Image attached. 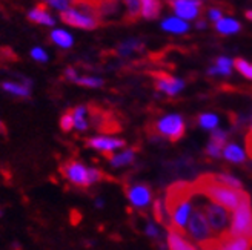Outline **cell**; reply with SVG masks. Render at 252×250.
<instances>
[{
  "mask_svg": "<svg viewBox=\"0 0 252 250\" xmlns=\"http://www.w3.org/2000/svg\"><path fill=\"white\" fill-rule=\"evenodd\" d=\"M192 189L194 194L205 195L212 203H217L228 210H235L243 201L251 198L246 192L240 189H232V187L217 181L214 173L201 175L192 184Z\"/></svg>",
  "mask_w": 252,
  "mask_h": 250,
  "instance_id": "1",
  "label": "cell"
},
{
  "mask_svg": "<svg viewBox=\"0 0 252 250\" xmlns=\"http://www.w3.org/2000/svg\"><path fill=\"white\" fill-rule=\"evenodd\" d=\"M62 173L66 181L77 187H91L102 180V172L95 167L83 165L82 161H68L63 165Z\"/></svg>",
  "mask_w": 252,
  "mask_h": 250,
  "instance_id": "2",
  "label": "cell"
},
{
  "mask_svg": "<svg viewBox=\"0 0 252 250\" xmlns=\"http://www.w3.org/2000/svg\"><path fill=\"white\" fill-rule=\"evenodd\" d=\"M201 209L205 212V217L209 222V226L212 229V232L216 233L219 238L224 236L229 232L231 227V215L228 209H224L223 206L212 203L209 199V203H200Z\"/></svg>",
  "mask_w": 252,
  "mask_h": 250,
  "instance_id": "3",
  "label": "cell"
},
{
  "mask_svg": "<svg viewBox=\"0 0 252 250\" xmlns=\"http://www.w3.org/2000/svg\"><path fill=\"white\" fill-rule=\"evenodd\" d=\"M60 20L69 25L72 28H79V29H86L91 31L98 27V19L94 14L93 8H69L66 11L60 12Z\"/></svg>",
  "mask_w": 252,
  "mask_h": 250,
  "instance_id": "4",
  "label": "cell"
},
{
  "mask_svg": "<svg viewBox=\"0 0 252 250\" xmlns=\"http://www.w3.org/2000/svg\"><path fill=\"white\" fill-rule=\"evenodd\" d=\"M229 235L232 236H245L252 241V209H251V198L243 201L234 210L231 218Z\"/></svg>",
  "mask_w": 252,
  "mask_h": 250,
  "instance_id": "5",
  "label": "cell"
},
{
  "mask_svg": "<svg viewBox=\"0 0 252 250\" xmlns=\"http://www.w3.org/2000/svg\"><path fill=\"white\" fill-rule=\"evenodd\" d=\"M156 132L169 141H179L185 135V121L177 114H169L157 120Z\"/></svg>",
  "mask_w": 252,
  "mask_h": 250,
  "instance_id": "6",
  "label": "cell"
},
{
  "mask_svg": "<svg viewBox=\"0 0 252 250\" xmlns=\"http://www.w3.org/2000/svg\"><path fill=\"white\" fill-rule=\"evenodd\" d=\"M86 144L90 146L93 151L109 155V154H114V152L120 151V149H123L126 143H125V140L117 139V137L95 135V137H91V139L86 141Z\"/></svg>",
  "mask_w": 252,
  "mask_h": 250,
  "instance_id": "7",
  "label": "cell"
},
{
  "mask_svg": "<svg viewBox=\"0 0 252 250\" xmlns=\"http://www.w3.org/2000/svg\"><path fill=\"white\" fill-rule=\"evenodd\" d=\"M126 196H128L129 203L137 209H145L153 203V192H151L149 186L143 183H135L126 189Z\"/></svg>",
  "mask_w": 252,
  "mask_h": 250,
  "instance_id": "8",
  "label": "cell"
},
{
  "mask_svg": "<svg viewBox=\"0 0 252 250\" xmlns=\"http://www.w3.org/2000/svg\"><path fill=\"white\" fill-rule=\"evenodd\" d=\"M169 6L183 20L197 19L201 11V3L198 0H169Z\"/></svg>",
  "mask_w": 252,
  "mask_h": 250,
  "instance_id": "9",
  "label": "cell"
},
{
  "mask_svg": "<svg viewBox=\"0 0 252 250\" xmlns=\"http://www.w3.org/2000/svg\"><path fill=\"white\" fill-rule=\"evenodd\" d=\"M154 79H156L157 89L161 91V92H165L166 95L179 94L183 89V86H185V83L180 79H175V77L169 76V74H165V72L154 74Z\"/></svg>",
  "mask_w": 252,
  "mask_h": 250,
  "instance_id": "10",
  "label": "cell"
},
{
  "mask_svg": "<svg viewBox=\"0 0 252 250\" xmlns=\"http://www.w3.org/2000/svg\"><path fill=\"white\" fill-rule=\"evenodd\" d=\"M219 250H252V241L245 236H232L226 233L220 238Z\"/></svg>",
  "mask_w": 252,
  "mask_h": 250,
  "instance_id": "11",
  "label": "cell"
},
{
  "mask_svg": "<svg viewBox=\"0 0 252 250\" xmlns=\"http://www.w3.org/2000/svg\"><path fill=\"white\" fill-rule=\"evenodd\" d=\"M2 89L11 95L19 97V98H28L31 95V80H23L22 83L19 82H2Z\"/></svg>",
  "mask_w": 252,
  "mask_h": 250,
  "instance_id": "12",
  "label": "cell"
},
{
  "mask_svg": "<svg viewBox=\"0 0 252 250\" xmlns=\"http://www.w3.org/2000/svg\"><path fill=\"white\" fill-rule=\"evenodd\" d=\"M135 161V151L134 149H120L109 157V166L111 167H126Z\"/></svg>",
  "mask_w": 252,
  "mask_h": 250,
  "instance_id": "13",
  "label": "cell"
},
{
  "mask_svg": "<svg viewBox=\"0 0 252 250\" xmlns=\"http://www.w3.org/2000/svg\"><path fill=\"white\" fill-rule=\"evenodd\" d=\"M28 20L37 25H45V27H54L56 20L54 17L43 6H35L28 12Z\"/></svg>",
  "mask_w": 252,
  "mask_h": 250,
  "instance_id": "14",
  "label": "cell"
},
{
  "mask_svg": "<svg viewBox=\"0 0 252 250\" xmlns=\"http://www.w3.org/2000/svg\"><path fill=\"white\" fill-rule=\"evenodd\" d=\"M72 120H74V129L79 132H85L90 128V123H88V108L86 106H77L71 111Z\"/></svg>",
  "mask_w": 252,
  "mask_h": 250,
  "instance_id": "15",
  "label": "cell"
},
{
  "mask_svg": "<svg viewBox=\"0 0 252 250\" xmlns=\"http://www.w3.org/2000/svg\"><path fill=\"white\" fill-rule=\"evenodd\" d=\"M160 9H161L160 0H140V16L148 20L157 19L160 14Z\"/></svg>",
  "mask_w": 252,
  "mask_h": 250,
  "instance_id": "16",
  "label": "cell"
},
{
  "mask_svg": "<svg viewBox=\"0 0 252 250\" xmlns=\"http://www.w3.org/2000/svg\"><path fill=\"white\" fill-rule=\"evenodd\" d=\"M161 28L168 31V32H174V34H183L188 31L189 25L180 19V17H169V19H165L161 22Z\"/></svg>",
  "mask_w": 252,
  "mask_h": 250,
  "instance_id": "17",
  "label": "cell"
},
{
  "mask_svg": "<svg viewBox=\"0 0 252 250\" xmlns=\"http://www.w3.org/2000/svg\"><path fill=\"white\" fill-rule=\"evenodd\" d=\"M221 155L228 161H231V163H243L245 158H246L243 149L238 147L237 144H226L223 147Z\"/></svg>",
  "mask_w": 252,
  "mask_h": 250,
  "instance_id": "18",
  "label": "cell"
},
{
  "mask_svg": "<svg viewBox=\"0 0 252 250\" xmlns=\"http://www.w3.org/2000/svg\"><path fill=\"white\" fill-rule=\"evenodd\" d=\"M51 40L53 43H56L59 48H63V49H68L74 45L72 35L65 29H54L51 32Z\"/></svg>",
  "mask_w": 252,
  "mask_h": 250,
  "instance_id": "19",
  "label": "cell"
},
{
  "mask_svg": "<svg viewBox=\"0 0 252 250\" xmlns=\"http://www.w3.org/2000/svg\"><path fill=\"white\" fill-rule=\"evenodd\" d=\"M216 29L220 34H234L240 31V23L234 19H221L216 23Z\"/></svg>",
  "mask_w": 252,
  "mask_h": 250,
  "instance_id": "20",
  "label": "cell"
},
{
  "mask_svg": "<svg viewBox=\"0 0 252 250\" xmlns=\"http://www.w3.org/2000/svg\"><path fill=\"white\" fill-rule=\"evenodd\" d=\"M231 69H232V61L226 57H220L217 60L216 66L209 69V74H221V76H228V74H231Z\"/></svg>",
  "mask_w": 252,
  "mask_h": 250,
  "instance_id": "21",
  "label": "cell"
},
{
  "mask_svg": "<svg viewBox=\"0 0 252 250\" xmlns=\"http://www.w3.org/2000/svg\"><path fill=\"white\" fill-rule=\"evenodd\" d=\"M153 210H154V217H156V220L158 222H161V224H169L168 220H166V217L169 214H168V210H166L165 203H163L161 199H156L154 204H153Z\"/></svg>",
  "mask_w": 252,
  "mask_h": 250,
  "instance_id": "22",
  "label": "cell"
},
{
  "mask_svg": "<svg viewBox=\"0 0 252 250\" xmlns=\"http://www.w3.org/2000/svg\"><path fill=\"white\" fill-rule=\"evenodd\" d=\"M214 175H216L217 181L232 187V189H242V186H243L242 181L238 178H235L234 175H229V173H214Z\"/></svg>",
  "mask_w": 252,
  "mask_h": 250,
  "instance_id": "23",
  "label": "cell"
},
{
  "mask_svg": "<svg viewBox=\"0 0 252 250\" xmlns=\"http://www.w3.org/2000/svg\"><path fill=\"white\" fill-rule=\"evenodd\" d=\"M198 124L203 129H216L219 124V117L214 114H201L198 117Z\"/></svg>",
  "mask_w": 252,
  "mask_h": 250,
  "instance_id": "24",
  "label": "cell"
},
{
  "mask_svg": "<svg viewBox=\"0 0 252 250\" xmlns=\"http://www.w3.org/2000/svg\"><path fill=\"white\" fill-rule=\"evenodd\" d=\"M75 83L83 86V87H91V89H94V87H102L103 80L98 79V77H91V76H85V77L79 76V79H77V82H75Z\"/></svg>",
  "mask_w": 252,
  "mask_h": 250,
  "instance_id": "25",
  "label": "cell"
},
{
  "mask_svg": "<svg viewBox=\"0 0 252 250\" xmlns=\"http://www.w3.org/2000/svg\"><path fill=\"white\" fill-rule=\"evenodd\" d=\"M125 5L128 9V19H138V16H140V0H125Z\"/></svg>",
  "mask_w": 252,
  "mask_h": 250,
  "instance_id": "26",
  "label": "cell"
},
{
  "mask_svg": "<svg viewBox=\"0 0 252 250\" xmlns=\"http://www.w3.org/2000/svg\"><path fill=\"white\" fill-rule=\"evenodd\" d=\"M226 141H228V134L221 129H214L212 134H211V143L217 144L220 147H224L226 146Z\"/></svg>",
  "mask_w": 252,
  "mask_h": 250,
  "instance_id": "27",
  "label": "cell"
},
{
  "mask_svg": "<svg viewBox=\"0 0 252 250\" xmlns=\"http://www.w3.org/2000/svg\"><path fill=\"white\" fill-rule=\"evenodd\" d=\"M60 129L63 132H71L74 129V120H72L71 112H65V114L60 117Z\"/></svg>",
  "mask_w": 252,
  "mask_h": 250,
  "instance_id": "28",
  "label": "cell"
},
{
  "mask_svg": "<svg viewBox=\"0 0 252 250\" xmlns=\"http://www.w3.org/2000/svg\"><path fill=\"white\" fill-rule=\"evenodd\" d=\"M137 48H138V42H137V40H126L125 43L120 45L119 53H120L122 56H128V54H131L132 51H135Z\"/></svg>",
  "mask_w": 252,
  "mask_h": 250,
  "instance_id": "29",
  "label": "cell"
},
{
  "mask_svg": "<svg viewBox=\"0 0 252 250\" xmlns=\"http://www.w3.org/2000/svg\"><path fill=\"white\" fill-rule=\"evenodd\" d=\"M31 57L35 60V61H40V63H46L48 61V54L43 48H39V46H35L31 49Z\"/></svg>",
  "mask_w": 252,
  "mask_h": 250,
  "instance_id": "30",
  "label": "cell"
},
{
  "mask_svg": "<svg viewBox=\"0 0 252 250\" xmlns=\"http://www.w3.org/2000/svg\"><path fill=\"white\" fill-rule=\"evenodd\" d=\"M48 5H51L54 9L63 12V11H66L69 9V0H46Z\"/></svg>",
  "mask_w": 252,
  "mask_h": 250,
  "instance_id": "31",
  "label": "cell"
},
{
  "mask_svg": "<svg viewBox=\"0 0 252 250\" xmlns=\"http://www.w3.org/2000/svg\"><path fill=\"white\" fill-rule=\"evenodd\" d=\"M145 233L149 236V238H160V230H158V227L156 226V224H153V222H148L146 224V227H145Z\"/></svg>",
  "mask_w": 252,
  "mask_h": 250,
  "instance_id": "32",
  "label": "cell"
},
{
  "mask_svg": "<svg viewBox=\"0 0 252 250\" xmlns=\"http://www.w3.org/2000/svg\"><path fill=\"white\" fill-rule=\"evenodd\" d=\"M206 152L209 157H214V158H219L221 157V152H223V147L217 146V144H214V143H209L208 147H206Z\"/></svg>",
  "mask_w": 252,
  "mask_h": 250,
  "instance_id": "33",
  "label": "cell"
},
{
  "mask_svg": "<svg viewBox=\"0 0 252 250\" xmlns=\"http://www.w3.org/2000/svg\"><path fill=\"white\" fill-rule=\"evenodd\" d=\"M63 76H65V79L68 82H72V83H75V82H77V79H79L77 71H75L74 68H71V66L65 69V74H63Z\"/></svg>",
  "mask_w": 252,
  "mask_h": 250,
  "instance_id": "34",
  "label": "cell"
},
{
  "mask_svg": "<svg viewBox=\"0 0 252 250\" xmlns=\"http://www.w3.org/2000/svg\"><path fill=\"white\" fill-rule=\"evenodd\" d=\"M208 16H209V19L212 20V22H219V20H221V16H223V12H221V9H219V8H211L209 11H208Z\"/></svg>",
  "mask_w": 252,
  "mask_h": 250,
  "instance_id": "35",
  "label": "cell"
},
{
  "mask_svg": "<svg viewBox=\"0 0 252 250\" xmlns=\"http://www.w3.org/2000/svg\"><path fill=\"white\" fill-rule=\"evenodd\" d=\"M246 151H248V155L252 158V132L246 135Z\"/></svg>",
  "mask_w": 252,
  "mask_h": 250,
  "instance_id": "36",
  "label": "cell"
},
{
  "mask_svg": "<svg viewBox=\"0 0 252 250\" xmlns=\"http://www.w3.org/2000/svg\"><path fill=\"white\" fill-rule=\"evenodd\" d=\"M103 206H105V201H103V199H102V198H97V199H95V207H97V209H102Z\"/></svg>",
  "mask_w": 252,
  "mask_h": 250,
  "instance_id": "37",
  "label": "cell"
},
{
  "mask_svg": "<svg viewBox=\"0 0 252 250\" xmlns=\"http://www.w3.org/2000/svg\"><path fill=\"white\" fill-rule=\"evenodd\" d=\"M246 79H251V80H252V65H249V69H248V74H246Z\"/></svg>",
  "mask_w": 252,
  "mask_h": 250,
  "instance_id": "38",
  "label": "cell"
},
{
  "mask_svg": "<svg viewBox=\"0 0 252 250\" xmlns=\"http://www.w3.org/2000/svg\"><path fill=\"white\" fill-rule=\"evenodd\" d=\"M246 19L252 20V11H246Z\"/></svg>",
  "mask_w": 252,
  "mask_h": 250,
  "instance_id": "39",
  "label": "cell"
},
{
  "mask_svg": "<svg viewBox=\"0 0 252 250\" xmlns=\"http://www.w3.org/2000/svg\"><path fill=\"white\" fill-rule=\"evenodd\" d=\"M0 132H5V124L0 121Z\"/></svg>",
  "mask_w": 252,
  "mask_h": 250,
  "instance_id": "40",
  "label": "cell"
},
{
  "mask_svg": "<svg viewBox=\"0 0 252 250\" xmlns=\"http://www.w3.org/2000/svg\"><path fill=\"white\" fill-rule=\"evenodd\" d=\"M249 132H252V118H251V124H249Z\"/></svg>",
  "mask_w": 252,
  "mask_h": 250,
  "instance_id": "41",
  "label": "cell"
}]
</instances>
